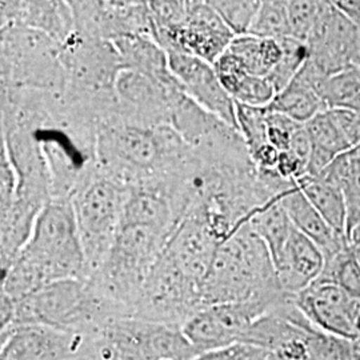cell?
<instances>
[{"label": "cell", "mask_w": 360, "mask_h": 360, "mask_svg": "<svg viewBox=\"0 0 360 360\" xmlns=\"http://www.w3.org/2000/svg\"><path fill=\"white\" fill-rule=\"evenodd\" d=\"M356 257H358L360 263V248H356Z\"/></svg>", "instance_id": "ee69618b"}, {"label": "cell", "mask_w": 360, "mask_h": 360, "mask_svg": "<svg viewBox=\"0 0 360 360\" xmlns=\"http://www.w3.org/2000/svg\"><path fill=\"white\" fill-rule=\"evenodd\" d=\"M168 67L180 87L195 103L238 129L236 103L224 90L211 63L183 52H169Z\"/></svg>", "instance_id": "4fadbf2b"}, {"label": "cell", "mask_w": 360, "mask_h": 360, "mask_svg": "<svg viewBox=\"0 0 360 360\" xmlns=\"http://www.w3.org/2000/svg\"><path fill=\"white\" fill-rule=\"evenodd\" d=\"M176 89L180 84L168 87L150 75L123 68L115 83L120 120L146 129L171 126V95Z\"/></svg>", "instance_id": "8fae6325"}, {"label": "cell", "mask_w": 360, "mask_h": 360, "mask_svg": "<svg viewBox=\"0 0 360 360\" xmlns=\"http://www.w3.org/2000/svg\"><path fill=\"white\" fill-rule=\"evenodd\" d=\"M319 179L340 187L347 208V239L360 219V159L354 150L339 155Z\"/></svg>", "instance_id": "ffe728a7"}, {"label": "cell", "mask_w": 360, "mask_h": 360, "mask_svg": "<svg viewBox=\"0 0 360 360\" xmlns=\"http://www.w3.org/2000/svg\"><path fill=\"white\" fill-rule=\"evenodd\" d=\"M0 360H65L83 347L84 336L27 324L0 338Z\"/></svg>", "instance_id": "5bb4252c"}, {"label": "cell", "mask_w": 360, "mask_h": 360, "mask_svg": "<svg viewBox=\"0 0 360 360\" xmlns=\"http://www.w3.org/2000/svg\"><path fill=\"white\" fill-rule=\"evenodd\" d=\"M276 172L285 180L297 181L306 175V165L294 153L283 151L279 155Z\"/></svg>", "instance_id": "d590c367"}, {"label": "cell", "mask_w": 360, "mask_h": 360, "mask_svg": "<svg viewBox=\"0 0 360 360\" xmlns=\"http://www.w3.org/2000/svg\"><path fill=\"white\" fill-rule=\"evenodd\" d=\"M348 242L351 243V245H354L355 248H360V219L358 224L355 226V229L349 233Z\"/></svg>", "instance_id": "60d3db41"}, {"label": "cell", "mask_w": 360, "mask_h": 360, "mask_svg": "<svg viewBox=\"0 0 360 360\" xmlns=\"http://www.w3.org/2000/svg\"><path fill=\"white\" fill-rule=\"evenodd\" d=\"M260 43L262 39L245 34L232 39L231 44L227 50L232 52L243 63L248 74L257 77H267L262 60Z\"/></svg>", "instance_id": "1f68e13d"}, {"label": "cell", "mask_w": 360, "mask_h": 360, "mask_svg": "<svg viewBox=\"0 0 360 360\" xmlns=\"http://www.w3.org/2000/svg\"><path fill=\"white\" fill-rule=\"evenodd\" d=\"M321 8H322V1H315V0L287 1L291 38L307 43V39L316 23Z\"/></svg>", "instance_id": "4dcf8cb0"}, {"label": "cell", "mask_w": 360, "mask_h": 360, "mask_svg": "<svg viewBox=\"0 0 360 360\" xmlns=\"http://www.w3.org/2000/svg\"><path fill=\"white\" fill-rule=\"evenodd\" d=\"M318 281L336 284L348 295L360 299V263L356 257V248L348 245L334 257L326 259Z\"/></svg>", "instance_id": "cb8c5ba5"}, {"label": "cell", "mask_w": 360, "mask_h": 360, "mask_svg": "<svg viewBox=\"0 0 360 360\" xmlns=\"http://www.w3.org/2000/svg\"><path fill=\"white\" fill-rule=\"evenodd\" d=\"M311 205L335 231L347 236V208L340 187L319 178L303 176L296 181Z\"/></svg>", "instance_id": "44dd1931"}, {"label": "cell", "mask_w": 360, "mask_h": 360, "mask_svg": "<svg viewBox=\"0 0 360 360\" xmlns=\"http://www.w3.org/2000/svg\"><path fill=\"white\" fill-rule=\"evenodd\" d=\"M334 4L360 30V0H339Z\"/></svg>", "instance_id": "f35d334b"}, {"label": "cell", "mask_w": 360, "mask_h": 360, "mask_svg": "<svg viewBox=\"0 0 360 360\" xmlns=\"http://www.w3.org/2000/svg\"><path fill=\"white\" fill-rule=\"evenodd\" d=\"M116 316L124 315L89 279H65L49 284L25 299L13 300L11 323L0 333V338L27 324L87 336Z\"/></svg>", "instance_id": "277c9868"}, {"label": "cell", "mask_w": 360, "mask_h": 360, "mask_svg": "<svg viewBox=\"0 0 360 360\" xmlns=\"http://www.w3.org/2000/svg\"><path fill=\"white\" fill-rule=\"evenodd\" d=\"M276 306L267 302L208 306L196 312L181 330L198 354L230 347L243 343L252 324Z\"/></svg>", "instance_id": "ba28073f"}, {"label": "cell", "mask_w": 360, "mask_h": 360, "mask_svg": "<svg viewBox=\"0 0 360 360\" xmlns=\"http://www.w3.org/2000/svg\"><path fill=\"white\" fill-rule=\"evenodd\" d=\"M279 41L283 50L282 59L267 77L276 94L282 92L295 79L309 56V46L304 41L291 37L281 39Z\"/></svg>", "instance_id": "4316f807"}, {"label": "cell", "mask_w": 360, "mask_h": 360, "mask_svg": "<svg viewBox=\"0 0 360 360\" xmlns=\"http://www.w3.org/2000/svg\"><path fill=\"white\" fill-rule=\"evenodd\" d=\"M0 26L30 28L65 44L74 34L75 22L70 1H1Z\"/></svg>", "instance_id": "2e32d148"}, {"label": "cell", "mask_w": 360, "mask_h": 360, "mask_svg": "<svg viewBox=\"0 0 360 360\" xmlns=\"http://www.w3.org/2000/svg\"><path fill=\"white\" fill-rule=\"evenodd\" d=\"M235 35L210 1H188L184 26L180 30L178 50L214 63L231 44Z\"/></svg>", "instance_id": "9a60e30c"}, {"label": "cell", "mask_w": 360, "mask_h": 360, "mask_svg": "<svg viewBox=\"0 0 360 360\" xmlns=\"http://www.w3.org/2000/svg\"><path fill=\"white\" fill-rule=\"evenodd\" d=\"M300 126H304V124H299L292 119H290L288 116L269 110V114H267L269 143L271 146H274L279 153L288 151L291 139H292L296 129H299Z\"/></svg>", "instance_id": "d6a6232c"}, {"label": "cell", "mask_w": 360, "mask_h": 360, "mask_svg": "<svg viewBox=\"0 0 360 360\" xmlns=\"http://www.w3.org/2000/svg\"><path fill=\"white\" fill-rule=\"evenodd\" d=\"M267 356V351L240 343L199 354L195 360H266Z\"/></svg>", "instance_id": "836d02e7"}, {"label": "cell", "mask_w": 360, "mask_h": 360, "mask_svg": "<svg viewBox=\"0 0 360 360\" xmlns=\"http://www.w3.org/2000/svg\"><path fill=\"white\" fill-rule=\"evenodd\" d=\"M127 193V187L99 167L79 186L71 199L89 275L112 245Z\"/></svg>", "instance_id": "52a82bcc"}, {"label": "cell", "mask_w": 360, "mask_h": 360, "mask_svg": "<svg viewBox=\"0 0 360 360\" xmlns=\"http://www.w3.org/2000/svg\"><path fill=\"white\" fill-rule=\"evenodd\" d=\"M349 148L360 146V112L351 110H330Z\"/></svg>", "instance_id": "e575fe53"}, {"label": "cell", "mask_w": 360, "mask_h": 360, "mask_svg": "<svg viewBox=\"0 0 360 360\" xmlns=\"http://www.w3.org/2000/svg\"><path fill=\"white\" fill-rule=\"evenodd\" d=\"M65 360H98L92 354H91L90 351L87 349L86 347V345L83 343V347L82 349L77 352V355H74V356H71V358H68V359Z\"/></svg>", "instance_id": "ab89813d"}, {"label": "cell", "mask_w": 360, "mask_h": 360, "mask_svg": "<svg viewBox=\"0 0 360 360\" xmlns=\"http://www.w3.org/2000/svg\"><path fill=\"white\" fill-rule=\"evenodd\" d=\"M75 32L114 41L116 39L146 35L153 38L148 1H70Z\"/></svg>", "instance_id": "9c48e42d"}, {"label": "cell", "mask_w": 360, "mask_h": 360, "mask_svg": "<svg viewBox=\"0 0 360 360\" xmlns=\"http://www.w3.org/2000/svg\"><path fill=\"white\" fill-rule=\"evenodd\" d=\"M0 37L1 89L63 94L67 77L60 43L30 28L1 30Z\"/></svg>", "instance_id": "8992f818"}, {"label": "cell", "mask_w": 360, "mask_h": 360, "mask_svg": "<svg viewBox=\"0 0 360 360\" xmlns=\"http://www.w3.org/2000/svg\"><path fill=\"white\" fill-rule=\"evenodd\" d=\"M360 30L334 1H322V8L312 28L307 46L312 60L328 75L358 67Z\"/></svg>", "instance_id": "30bf717a"}, {"label": "cell", "mask_w": 360, "mask_h": 360, "mask_svg": "<svg viewBox=\"0 0 360 360\" xmlns=\"http://www.w3.org/2000/svg\"><path fill=\"white\" fill-rule=\"evenodd\" d=\"M323 102L327 110H351L360 112V70L358 67L331 75Z\"/></svg>", "instance_id": "d4e9b609"}, {"label": "cell", "mask_w": 360, "mask_h": 360, "mask_svg": "<svg viewBox=\"0 0 360 360\" xmlns=\"http://www.w3.org/2000/svg\"><path fill=\"white\" fill-rule=\"evenodd\" d=\"M281 202L292 226L319 247L324 260L351 245L346 235L338 233L323 219L316 208L311 205L307 196L299 188L297 183L291 191L282 196Z\"/></svg>", "instance_id": "ac0fdd59"}, {"label": "cell", "mask_w": 360, "mask_h": 360, "mask_svg": "<svg viewBox=\"0 0 360 360\" xmlns=\"http://www.w3.org/2000/svg\"><path fill=\"white\" fill-rule=\"evenodd\" d=\"M219 245L206 223L180 221L143 285L132 316L183 328L203 309V283Z\"/></svg>", "instance_id": "6da1fadb"}, {"label": "cell", "mask_w": 360, "mask_h": 360, "mask_svg": "<svg viewBox=\"0 0 360 360\" xmlns=\"http://www.w3.org/2000/svg\"><path fill=\"white\" fill-rule=\"evenodd\" d=\"M281 199H275L269 205L260 207L248 220L250 229L267 245L274 264L281 257L294 229Z\"/></svg>", "instance_id": "7402d4cb"}, {"label": "cell", "mask_w": 360, "mask_h": 360, "mask_svg": "<svg viewBox=\"0 0 360 360\" xmlns=\"http://www.w3.org/2000/svg\"><path fill=\"white\" fill-rule=\"evenodd\" d=\"M87 260L71 200H51L40 211L30 240L1 276V294L13 302L49 284L87 279Z\"/></svg>", "instance_id": "7a4b0ae2"}, {"label": "cell", "mask_w": 360, "mask_h": 360, "mask_svg": "<svg viewBox=\"0 0 360 360\" xmlns=\"http://www.w3.org/2000/svg\"><path fill=\"white\" fill-rule=\"evenodd\" d=\"M358 68L360 70V44H359V59H358Z\"/></svg>", "instance_id": "f6af8a7d"}, {"label": "cell", "mask_w": 360, "mask_h": 360, "mask_svg": "<svg viewBox=\"0 0 360 360\" xmlns=\"http://www.w3.org/2000/svg\"><path fill=\"white\" fill-rule=\"evenodd\" d=\"M269 110L288 116L299 124H307L318 114L327 111V107L315 91L295 77L282 92L276 94Z\"/></svg>", "instance_id": "603a6c76"}, {"label": "cell", "mask_w": 360, "mask_h": 360, "mask_svg": "<svg viewBox=\"0 0 360 360\" xmlns=\"http://www.w3.org/2000/svg\"><path fill=\"white\" fill-rule=\"evenodd\" d=\"M260 51H262L263 65H264L267 77H269V74L275 68V65H278L282 59L283 50H282L281 41L275 40V39H262Z\"/></svg>", "instance_id": "8d00e7d4"}, {"label": "cell", "mask_w": 360, "mask_h": 360, "mask_svg": "<svg viewBox=\"0 0 360 360\" xmlns=\"http://www.w3.org/2000/svg\"><path fill=\"white\" fill-rule=\"evenodd\" d=\"M98 360H195L199 355L179 327L116 316L84 336Z\"/></svg>", "instance_id": "5b68a950"}, {"label": "cell", "mask_w": 360, "mask_h": 360, "mask_svg": "<svg viewBox=\"0 0 360 360\" xmlns=\"http://www.w3.org/2000/svg\"><path fill=\"white\" fill-rule=\"evenodd\" d=\"M290 151L294 153L306 165V169H307L309 156H311V151H312V143H311V139H309V132L306 129V126H300L299 129H296L295 134H294V136L291 139Z\"/></svg>", "instance_id": "74e56055"}, {"label": "cell", "mask_w": 360, "mask_h": 360, "mask_svg": "<svg viewBox=\"0 0 360 360\" xmlns=\"http://www.w3.org/2000/svg\"><path fill=\"white\" fill-rule=\"evenodd\" d=\"M236 103V102H235ZM267 107H250L236 103V124L250 156L269 144L267 135Z\"/></svg>", "instance_id": "83f0119b"}, {"label": "cell", "mask_w": 360, "mask_h": 360, "mask_svg": "<svg viewBox=\"0 0 360 360\" xmlns=\"http://www.w3.org/2000/svg\"><path fill=\"white\" fill-rule=\"evenodd\" d=\"M262 1L252 0H217L210 1L214 10L219 13L223 22L232 31L235 37L250 32L252 22L257 16Z\"/></svg>", "instance_id": "f1b7e54d"}, {"label": "cell", "mask_w": 360, "mask_h": 360, "mask_svg": "<svg viewBox=\"0 0 360 360\" xmlns=\"http://www.w3.org/2000/svg\"><path fill=\"white\" fill-rule=\"evenodd\" d=\"M288 296L267 245L247 223L219 245L203 283L202 304L203 309L245 302L276 306Z\"/></svg>", "instance_id": "3957f363"}, {"label": "cell", "mask_w": 360, "mask_h": 360, "mask_svg": "<svg viewBox=\"0 0 360 360\" xmlns=\"http://www.w3.org/2000/svg\"><path fill=\"white\" fill-rule=\"evenodd\" d=\"M351 360H360V352H358V354H356V355H355V356H354Z\"/></svg>", "instance_id": "7bdbcfd3"}, {"label": "cell", "mask_w": 360, "mask_h": 360, "mask_svg": "<svg viewBox=\"0 0 360 360\" xmlns=\"http://www.w3.org/2000/svg\"><path fill=\"white\" fill-rule=\"evenodd\" d=\"M354 151H355V154H356V156L359 158L360 159V146H358V147H355V148H352Z\"/></svg>", "instance_id": "b9f144b4"}, {"label": "cell", "mask_w": 360, "mask_h": 360, "mask_svg": "<svg viewBox=\"0 0 360 360\" xmlns=\"http://www.w3.org/2000/svg\"><path fill=\"white\" fill-rule=\"evenodd\" d=\"M324 267V255L319 247L295 227L284 245L275 269L281 285L290 295H296L315 283Z\"/></svg>", "instance_id": "e0dca14e"}, {"label": "cell", "mask_w": 360, "mask_h": 360, "mask_svg": "<svg viewBox=\"0 0 360 360\" xmlns=\"http://www.w3.org/2000/svg\"><path fill=\"white\" fill-rule=\"evenodd\" d=\"M111 43L119 53L123 68L150 75L168 87L179 84L169 71L167 52L151 37L134 35L116 39Z\"/></svg>", "instance_id": "d6986e66"}, {"label": "cell", "mask_w": 360, "mask_h": 360, "mask_svg": "<svg viewBox=\"0 0 360 360\" xmlns=\"http://www.w3.org/2000/svg\"><path fill=\"white\" fill-rule=\"evenodd\" d=\"M295 303L318 330L360 345V299L336 284L316 281L296 294Z\"/></svg>", "instance_id": "7c38bea8"}, {"label": "cell", "mask_w": 360, "mask_h": 360, "mask_svg": "<svg viewBox=\"0 0 360 360\" xmlns=\"http://www.w3.org/2000/svg\"><path fill=\"white\" fill-rule=\"evenodd\" d=\"M276 96V91L267 77H257L247 74L236 90L233 91L232 98L236 103L245 104L250 107H269Z\"/></svg>", "instance_id": "f546056e"}, {"label": "cell", "mask_w": 360, "mask_h": 360, "mask_svg": "<svg viewBox=\"0 0 360 360\" xmlns=\"http://www.w3.org/2000/svg\"><path fill=\"white\" fill-rule=\"evenodd\" d=\"M248 34L257 38L275 39V40L291 37L287 1L283 0L262 1Z\"/></svg>", "instance_id": "484cf974"}]
</instances>
